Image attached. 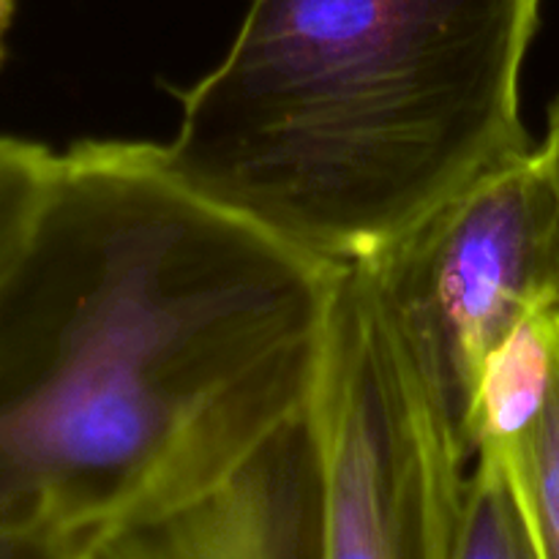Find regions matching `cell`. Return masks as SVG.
Listing matches in <instances>:
<instances>
[{
    "label": "cell",
    "instance_id": "10",
    "mask_svg": "<svg viewBox=\"0 0 559 559\" xmlns=\"http://www.w3.org/2000/svg\"><path fill=\"white\" fill-rule=\"evenodd\" d=\"M540 156H544L546 167H549L551 178H555L557 189H559V93L551 104V112H549V134H546V142L538 147Z\"/></svg>",
    "mask_w": 559,
    "mask_h": 559
},
{
    "label": "cell",
    "instance_id": "4",
    "mask_svg": "<svg viewBox=\"0 0 559 559\" xmlns=\"http://www.w3.org/2000/svg\"><path fill=\"white\" fill-rule=\"evenodd\" d=\"M364 267L467 451L486 358L559 309V189L538 147L478 175Z\"/></svg>",
    "mask_w": 559,
    "mask_h": 559
},
{
    "label": "cell",
    "instance_id": "6",
    "mask_svg": "<svg viewBox=\"0 0 559 559\" xmlns=\"http://www.w3.org/2000/svg\"><path fill=\"white\" fill-rule=\"evenodd\" d=\"M544 325L549 377L538 409L511 440L480 451L500 456L540 559H559V309L546 311Z\"/></svg>",
    "mask_w": 559,
    "mask_h": 559
},
{
    "label": "cell",
    "instance_id": "2",
    "mask_svg": "<svg viewBox=\"0 0 559 559\" xmlns=\"http://www.w3.org/2000/svg\"><path fill=\"white\" fill-rule=\"evenodd\" d=\"M538 16L540 0H251L164 162L295 254L364 265L535 151L519 85Z\"/></svg>",
    "mask_w": 559,
    "mask_h": 559
},
{
    "label": "cell",
    "instance_id": "8",
    "mask_svg": "<svg viewBox=\"0 0 559 559\" xmlns=\"http://www.w3.org/2000/svg\"><path fill=\"white\" fill-rule=\"evenodd\" d=\"M58 153L0 134V293L22 260L47 197Z\"/></svg>",
    "mask_w": 559,
    "mask_h": 559
},
{
    "label": "cell",
    "instance_id": "5",
    "mask_svg": "<svg viewBox=\"0 0 559 559\" xmlns=\"http://www.w3.org/2000/svg\"><path fill=\"white\" fill-rule=\"evenodd\" d=\"M320 451L311 404L233 473L98 535L85 559H317Z\"/></svg>",
    "mask_w": 559,
    "mask_h": 559
},
{
    "label": "cell",
    "instance_id": "1",
    "mask_svg": "<svg viewBox=\"0 0 559 559\" xmlns=\"http://www.w3.org/2000/svg\"><path fill=\"white\" fill-rule=\"evenodd\" d=\"M333 278L162 145L58 153L0 293V524L93 544L233 473L309 409Z\"/></svg>",
    "mask_w": 559,
    "mask_h": 559
},
{
    "label": "cell",
    "instance_id": "7",
    "mask_svg": "<svg viewBox=\"0 0 559 559\" xmlns=\"http://www.w3.org/2000/svg\"><path fill=\"white\" fill-rule=\"evenodd\" d=\"M451 559H540L500 456L480 451L467 475Z\"/></svg>",
    "mask_w": 559,
    "mask_h": 559
},
{
    "label": "cell",
    "instance_id": "9",
    "mask_svg": "<svg viewBox=\"0 0 559 559\" xmlns=\"http://www.w3.org/2000/svg\"><path fill=\"white\" fill-rule=\"evenodd\" d=\"M91 544L47 530L0 524V559H85Z\"/></svg>",
    "mask_w": 559,
    "mask_h": 559
},
{
    "label": "cell",
    "instance_id": "11",
    "mask_svg": "<svg viewBox=\"0 0 559 559\" xmlns=\"http://www.w3.org/2000/svg\"><path fill=\"white\" fill-rule=\"evenodd\" d=\"M11 14H14V0H0V66L5 58V36H9Z\"/></svg>",
    "mask_w": 559,
    "mask_h": 559
},
{
    "label": "cell",
    "instance_id": "3",
    "mask_svg": "<svg viewBox=\"0 0 559 559\" xmlns=\"http://www.w3.org/2000/svg\"><path fill=\"white\" fill-rule=\"evenodd\" d=\"M311 418L317 559H451L469 456L364 265L333 278Z\"/></svg>",
    "mask_w": 559,
    "mask_h": 559
}]
</instances>
